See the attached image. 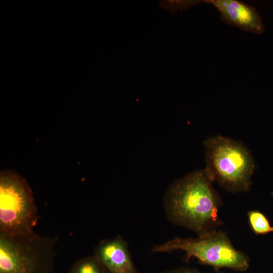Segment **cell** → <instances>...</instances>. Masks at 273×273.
<instances>
[{"mask_svg":"<svg viewBox=\"0 0 273 273\" xmlns=\"http://www.w3.org/2000/svg\"><path fill=\"white\" fill-rule=\"evenodd\" d=\"M57 242L34 231L0 233V273H55Z\"/></svg>","mask_w":273,"mask_h":273,"instance_id":"obj_3","label":"cell"},{"mask_svg":"<svg viewBox=\"0 0 273 273\" xmlns=\"http://www.w3.org/2000/svg\"><path fill=\"white\" fill-rule=\"evenodd\" d=\"M160 273H203L196 269L191 267H179L172 270L164 271ZM213 273H223L219 271H216Z\"/></svg>","mask_w":273,"mask_h":273,"instance_id":"obj_11","label":"cell"},{"mask_svg":"<svg viewBox=\"0 0 273 273\" xmlns=\"http://www.w3.org/2000/svg\"><path fill=\"white\" fill-rule=\"evenodd\" d=\"M182 251L186 259H197L201 264L210 266L216 271L226 268L244 271L249 267L250 260L246 254L236 249L227 235L216 230L203 237H176L153 246V253H170Z\"/></svg>","mask_w":273,"mask_h":273,"instance_id":"obj_4","label":"cell"},{"mask_svg":"<svg viewBox=\"0 0 273 273\" xmlns=\"http://www.w3.org/2000/svg\"><path fill=\"white\" fill-rule=\"evenodd\" d=\"M39 218L26 180L12 169L0 172V233L24 234L34 231Z\"/></svg>","mask_w":273,"mask_h":273,"instance_id":"obj_5","label":"cell"},{"mask_svg":"<svg viewBox=\"0 0 273 273\" xmlns=\"http://www.w3.org/2000/svg\"><path fill=\"white\" fill-rule=\"evenodd\" d=\"M213 5L219 12L221 20L243 31L261 34L264 26L260 15L252 6L236 0L202 1Z\"/></svg>","mask_w":273,"mask_h":273,"instance_id":"obj_7","label":"cell"},{"mask_svg":"<svg viewBox=\"0 0 273 273\" xmlns=\"http://www.w3.org/2000/svg\"><path fill=\"white\" fill-rule=\"evenodd\" d=\"M206 167L208 178L232 193L250 190L255 168L253 156L241 142L221 135L206 140Z\"/></svg>","mask_w":273,"mask_h":273,"instance_id":"obj_2","label":"cell"},{"mask_svg":"<svg viewBox=\"0 0 273 273\" xmlns=\"http://www.w3.org/2000/svg\"><path fill=\"white\" fill-rule=\"evenodd\" d=\"M202 3V1H160L158 2L159 6L168 10L171 13L177 11L186 10L189 8Z\"/></svg>","mask_w":273,"mask_h":273,"instance_id":"obj_10","label":"cell"},{"mask_svg":"<svg viewBox=\"0 0 273 273\" xmlns=\"http://www.w3.org/2000/svg\"><path fill=\"white\" fill-rule=\"evenodd\" d=\"M93 255L107 273H141L133 263L127 242L120 235L101 240Z\"/></svg>","mask_w":273,"mask_h":273,"instance_id":"obj_6","label":"cell"},{"mask_svg":"<svg viewBox=\"0 0 273 273\" xmlns=\"http://www.w3.org/2000/svg\"><path fill=\"white\" fill-rule=\"evenodd\" d=\"M204 170H196L173 181L163 199L165 215L173 224L203 237L222 224L218 216L221 198Z\"/></svg>","mask_w":273,"mask_h":273,"instance_id":"obj_1","label":"cell"},{"mask_svg":"<svg viewBox=\"0 0 273 273\" xmlns=\"http://www.w3.org/2000/svg\"><path fill=\"white\" fill-rule=\"evenodd\" d=\"M247 217L249 226L255 235H264L273 232V226L261 212L250 210L247 213Z\"/></svg>","mask_w":273,"mask_h":273,"instance_id":"obj_8","label":"cell"},{"mask_svg":"<svg viewBox=\"0 0 273 273\" xmlns=\"http://www.w3.org/2000/svg\"><path fill=\"white\" fill-rule=\"evenodd\" d=\"M69 273H107L93 255L78 259L70 268Z\"/></svg>","mask_w":273,"mask_h":273,"instance_id":"obj_9","label":"cell"}]
</instances>
